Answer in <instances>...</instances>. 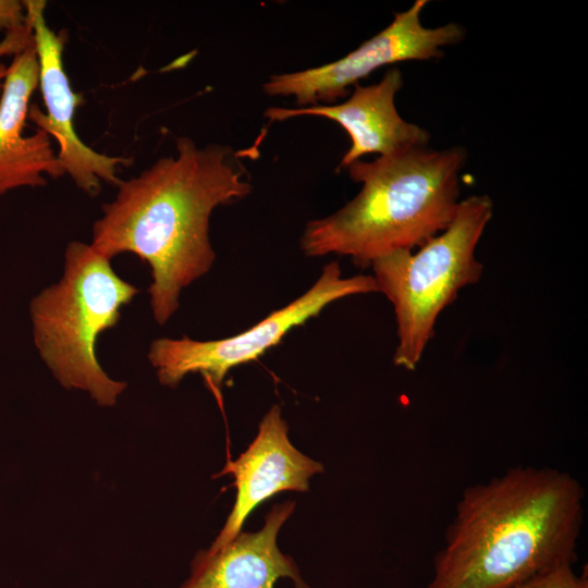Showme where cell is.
Returning <instances> with one entry per match:
<instances>
[{
	"mask_svg": "<svg viewBox=\"0 0 588 588\" xmlns=\"http://www.w3.org/2000/svg\"><path fill=\"white\" fill-rule=\"evenodd\" d=\"M117 187L93 225L90 245L109 259L132 253L147 262L151 311L164 324L177 310L183 289L215 262L212 211L246 197L252 184L230 147L200 148L182 136L175 156L159 158Z\"/></svg>",
	"mask_w": 588,
	"mask_h": 588,
	"instance_id": "cell-1",
	"label": "cell"
},
{
	"mask_svg": "<svg viewBox=\"0 0 588 588\" xmlns=\"http://www.w3.org/2000/svg\"><path fill=\"white\" fill-rule=\"evenodd\" d=\"M584 489L566 471L518 466L466 488L427 588H513L574 563Z\"/></svg>",
	"mask_w": 588,
	"mask_h": 588,
	"instance_id": "cell-2",
	"label": "cell"
},
{
	"mask_svg": "<svg viewBox=\"0 0 588 588\" xmlns=\"http://www.w3.org/2000/svg\"><path fill=\"white\" fill-rule=\"evenodd\" d=\"M462 147H413L345 169L359 193L332 215L309 221L299 244L307 257L348 256L362 267L413 250L441 233L460 203Z\"/></svg>",
	"mask_w": 588,
	"mask_h": 588,
	"instance_id": "cell-3",
	"label": "cell"
},
{
	"mask_svg": "<svg viewBox=\"0 0 588 588\" xmlns=\"http://www.w3.org/2000/svg\"><path fill=\"white\" fill-rule=\"evenodd\" d=\"M110 261L90 244L70 242L61 279L29 303L34 342L53 377L65 389L88 393L101 406H113L126 383L101 368L96 341L120 321L122 307L138 293Z\"/></svg>",
	"mask_w": 588,
	"mask_h": 588,
	"instance_id": "cell-4",
	"label": "cell"
},
{
	"mask_svg": "<svg viewBox=\"0 0 588 588\" xmlns=\"http://www.w3.org/2000/svg\"><path fill=\"white\" fill-rule=\"evenodd\" d=\"M492 212L489 196H468L460 200L449 225L417 253L397 250L371 262L378 293L395 313V366L416 369L439 315L462 289L480 280L483 267L475 252Z\"/></svg>",
	"mask_w": 588,
	"mask_h": 588,
	"instance_id": "cell-5",
	"label": "cell"
},
{
	"mask_svg": "<svg viewBox=\"0 0 588 588\" xmlns=\"http://www.w3.org/2000/svg\"><path fill=\"white\" fill-rule=\"evenodd\" d=\"M378 293L372 275L342 277L338 261L327 264L317 281L286 306L230 338L197 341L188 336L155 340L148 359L161 384L175 388L186 375L201 373L219 390L228 372L259 358L295 327L316 317L329 304L352 295Z\"/></svg>",
	"mask_w": 588,
	"mask_h": 588,
	"instance_id": "cell-6",
	"label": "cell"
},
{
	"mask_svg": "<svg viewBox=\"0 0 588 588\" xmlns=\"http://www.w3.org/2000/svg\"><path fill=\"white\" fill-rule=\"evenodd\" d=\"M428 1L416 0L395 13L393 21L355 50L333 62L292 73L271 75L262 85L268 96H292L298 106L333 102L347 95L376 70L404 61H427L443 56V48L458 44L465 29L457 23L437 27L422 25L420 16Z\"/></svg>",
	"mask_w": 588,
	"mask_h": 588,
	"instance_id": "cell-7",
	"label": "cell"
},
{
	"mask_svg": "<svg viewBox=\"0 0 588 588\" xmlns=\"http://www.w3.org/2000/svg\"><path fill=\"white\" fill-rule=\"evenodd\" d=\"M22 2L34 39L39 68L38 87L46 108L44 112L37 105L29 106L27 119L57 142V157L64 174L70 175L76 186L89 196H96L102 183L117 186L121 182L119 168L131 164L132 159L97 152L78 137L74 120L82 97L72 89L63 65L66 33H57L49 26L45 0Z\"/></svg>",
	"mask_w": 588,
	"mask_h": 588,
	"instance_id": "cell-8",
	"label": "cell"
},
{
	"mask_svg": "<svg viewBox=\"0 0 588 588\" xmlns=\"http://www.w3.org/2000/svg\"><path fill=\"white\" fill-rule=\"evenodd\" d=\"M323 470L322 464L299 452L289 439V426L279 405L262 417L247 450L228 462L221 474H231L236 499L226 522L211 543L220 548L241 531L245 519L267 499L281 491H307L309 479Z\"/></svg>",
	"mask_w": 588,
	"mask_h": 588,
	"instance_id": "cell-9",
	"label": "cell"
},
{
	"mask_svg": "<svg viewBox=\"0 0 588 588\" xmlns=\"http://www.w3.org/2000/svg\"><path fill=\"white\" fill-rule=\"evenodd\" d=\"M402 86V72L392 68L376 84L354 85L352 95L343 102L295 109L270 107L265 117L271 121H285L314 115L336 122L351 138V147L339 167L346 168L366 155L387 156L427 146L430 134L419 125L405 121L396 110L395 96Z\"/></svg>",
	"mask_w": 588,
	"mask_h": 588,
	"instance_id": "cell-10",
	"label": "cell"
},
{
	"mask_svg": "<svg viewBox=\"0 0 588 588\" xmlns=\"http://www.w3.org/2000/svg\"><path fill=\"white\" fill-rule=\"evenodd\" d=\"M39 68L34 42L8 66L0 96V196L21 187L47 184V176L64 174L51 137L37 130L23 133L30 97L38 87Z\"/></svg>",
	"mask_w": 588,
	"mask_h": 588,
	"instance_id": "cell-11",
	"label": "cell"
},
{
	"mask_svg": "<svg viewBox=\"0 0 588 588\" xmlns=\"http://www.w3.org/2000/svg\"><path fill=\"white\" fill-rule=\"evenodd\" d=\"M294 509L293 501L277 504L260 530L240 532L225 546L198 552L180 588H275L280 578H290L295 588H310L293 558L277 544L280 528Z\"/></svg>",
	"mask_w": 588,
	"mask_h": 588,
	"instance_id": "cell-12",
	"label": "cell"
},
{
	"mask_svg": "<svg viewBox=\"0 0 588 588\" xmlns=\"http://www.w3.org/2000/svg\"><path fill=\"white\" fill-rule=\"evenodd\" d=\"M513 588H588L586 574L578 575L573 563H563L547 568Z\"/></svg>",
	"mask_w": 588,
	"mask_h": 588,
	"instance_id": "cell-13",
	"label": "cell"
},
{
	"mask_svg": "<svg viewBox=\"0 0 588 588\" xmlns=\"http://www.w3.org/2000/svg\"><path fill=\"white\" fill-rule=\"evenodd\" d=\"M26 24L25 8L19 0H0V32L4 34Z\"/></svg>",
	"mask_w": 588,
	"mask_h": 588,
	"instance_id": "cell-14",
	"label": "cell"
},
{
	"mask_svg": "<svg viewBox=\"0 0 588 588\" xmlns=\"http://www.w3.org/2000/svg\"><path fill=\"white\" fill-rule=\"evenodd\" d=\"M34 42L32 30L28 25L11 30L4 34L0 41V59L5 56H12L22 52Z\"/></svg>",
	"mask_w": 588,
	"mask_h": 588,
	"instance_id": "cell-15",
	"label": "cell"
},
{
	"mask_svg": "<svg viewBox=\"0 0 588 588\" xmlns=\"http://www.w3.org/2000/svg\"><path fill=\"white\" fill-rule=\"evenodd\" d=\"M7 71H8V66L3 63H0V96L2 91L3 81L7 75Z\"/></svg>",
	"mask_w": 588,
	"mask_h": 588,
	"instance_id": "cell-16",
	"label": "cell"
}]
</instances>
